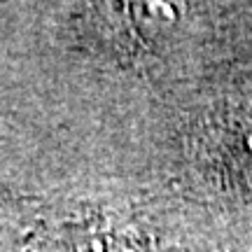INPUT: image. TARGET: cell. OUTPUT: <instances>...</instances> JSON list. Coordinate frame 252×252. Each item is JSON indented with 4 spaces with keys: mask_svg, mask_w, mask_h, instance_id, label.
<instances>
[{
    "mask_svg": "<svg viewBox=\"0 0 252 252\" xmlns=\"http://www.w3.org/2000/svg\"><path fill=\"white\" fill-rule=\"evenodd\" d=\"M208 168L231 189L252 191V108H236L208 126Z\"/></svg>",
    "mask_w": 252,
    "mask_h": 252,
    "instance_id": "cell-1",
    "label": "cell"
}]
</instances>
